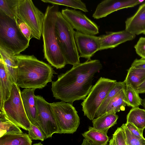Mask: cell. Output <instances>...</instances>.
<instances>
[{
	"mask_svg": "<svg viewBox=\"0 0 145 145\" xmlns=\"http://www.w3.org/2000/svg\"><path fill=\"white\" fill-rule=\"evenodd\" d=\"M59 11L56 24V30L59 44L66 64L73 66L79 64V54L74 37L75 31Z\"/></svg>",
	"mask_w": 145,
	"mask_h": 145,
	"instance_id": "5",
	"label": "cell"
},
{
	"mask_svg": "<svg viewBox=\"0 0 145 145\" xmlns=\"http://www.w3.org/2000/svg\"><path fill=\"white\" fill-rule=\"evenodd\" d=\"M125 30L136 35L145 34V2L140 5L135 14L125 21Z\"/></svg>",
	"mask_w": 145,
	"mask_h": 145,
	"instance_id": "15",
	"label": "cell"
},
{
	"mask_svg": "<svg viewBox=\"0 0 145 145\" xmlns=\"http://www.w3.org/2000/svg\"><path fill=\"white\" fill-rule=\"evenodd\" d=\"M20 92L19 87L13 83L10 96L4 102L0 113L19 127L28 131L31 123L26 114Z\"/></svg>",
	"mask_w": 145,
	"mask_h": 145,
	"instance_id": "6",
	"label": "cell"
},
{
	"mask_svg": "<svg viewBox=\"0 0 145 145\" xmlns=\"http://www.w3.org/2000/svg\"><path fill=\"white\" fill-rule=\"evenodd\" d=\"M0 109L3 108L4 102L9 97L13 83L10 78L4 63L0 57Z\"/></svg>",
	"mask_w": 145,
	"mask_h": 145,
	"instance_id": "17",
	"label": "cell"
},
{
	"mask_svg": "<svg viewBox=\"0 0 145 145\" xmlns=\"http://www.w3.org/2000/svg\"><path fill=\"white\" fill-rule=\"evenodd\" d=\"M61 13L65 20L76 31L92 35L99 33L98 26L81 12L65 9L62 10Z\"/></svg>",
	"mask_w": 145,
	"mask_h": 145,
	"instance_id": "11",
	"label": "cell"
},
{
	"mask_svg": "<svg viewBox=\"0 0 145 145\" xmlns=\"http://www.w3.org/2000/svg\"><path fill=\"white\" fill-rule=\"evenodd\" d=\"M116 82V80L104 77L99 78L81 103L84 116L90 120L95 118L98 109Z\"/></svg>",
	"mask_w": 145,
	"mask_h": 145,
	"instance_id": "7",
	"label": "cell"
},
{
	"mask_svg": "<svg viewBox=\"0 0 145 145\" xmlns=\"http://www.w3.org/2000/svg\"><path fill=\"white\" fill-rule=\"evenodd\" d=\"M35 99L37 109L35 126L42 132L45 139L51 138L54 133L59 134L51 103L41 96L35 95Z\"/></svg>",
	"mask_w": 145,
	"mask_h": 145,
	"instance_id": "10",
	"label": "cell"
},
{
	"mask_svg": "<svg viewBox=\"0 0 145 145\" xmlns=\"http://www.w3.org/2000/svg\"><path fill=\"white\" fill-rule=\"evenodd\" d=\"M20 127L10 121L0 113V137L10 133L22 132Z\"/></svg>",
	"mask_w": 145,
	"mask_h": 145,
	"instance_id": "27",
	"label": "cell"
},
{
	"mask_svg": "<svg viewBox=\"0 0 145 145\" xmlns=\"http://www.w3.org/2000/svg\"><path fill=\"white\" fill-rule=\"evenodd\" d=\"M124 93L125 101L127 106L134 108L142 105V100L140 97L139 93L131 86H126Z\"/></svg>",
	"mask_w": 145,
	"mask_h": 145,
	"instance_id": "26",
	"label": "cell"
},
{
	"mask_svg": "<svg viewBox=\"0 0 145 145\" xmlns=\"http://www.w3.org/2000/svg\"><path fill=\"white\" fill-rule=\"evenodd\" d=\"M106 34L100 36V50L114 48L120 44L134 39L136 35L125 30L117 32H106Z\"/></svg>",
	"mask_w": 145,
	"mask_h": 145,
	"instance_id": "14",
	"label": "cell"
},
{
	"mask_svg": "<svg viewBox=\"0 0 145 145\" xmlns=\"http://www.w3.org/2000/svg\"><path fill=\"white\" fill-rule=\"evenodd\" d=\"M142 105L143 106L144 109L145 110V98L142 100Z\"/></svg>",
	"mask_w": 145,
	"mask_h": 145,
	"instance_id": "40",
	"label": "cell"
},
{
	"mask_svg": "<svg viewBox=\"0 0 145 145\" xmlns=\"http://www.w3.org/2000/svg\"><path fill=\"white\" fill-rule=\"evenodd\" d=\"M36 89L25 88L21 91V95L24 108L31 123L35 126L37 109L35 95Z\"/></svg>",
	"mask_w": 145,
	"mask_h": 145,
	"instance_id": "16",
	"label": "cell"
},
{
	"mask_svg": "<svg viewBox=\"0 0 145 145\" xmlns=\"http://www.w3.org/2000/svg\"><path fill=\"white\" fill-rule=\"evenodd\" d=\"M17 22L19 27L24 36L29 41L33 38L31 31L28 26L21 20L17 19Z\"/></svg>",
	"mask_w": 145,
	"mask_h": 145,
	"instance_id": "34",
	"label": "cell"
},
{
	"mask_svg": "<svg viewBox=\"0 0 145 145\" xmlns=\"http://www.w3.org/2000/svg\"><path fill=\"white\" fill-rule=\"evenodd\" d=\"M59 134H73L80 123L78 112L72 104L61 101L51 103Z\"/></svg>",
	"mask_w": 145,
	"mask_h": 145,
	"instance_id": "9",
	"label": "cell"
},
{
	"mask_svg": "<svg viewBox=\"0 0 145 145\" xmlns=\"http://www.w3.org/2000/svg\"><path fill=\"white\" fill-rule=\"evenodd\" d=\"M44 3L54 5H63L80 9L84 12H88L85 4L80 0H41Z\"/></svg>",
	"mask_w": 145,
	"mask_h": 145,
	"instance_id": "28",
	"label": "cell"
},
{
	"mask_svg": "<svg viewBox=\"0 0 145 145\" xmlns=\"http://www.w3.org/2000/svg\"><path fill=\"white\" fill-rule=\"evenodd\" d=\"M32 140L23 132L7 134L0 137V145H31Z\"/></svg>",
	"mask_w": 145,
	"mask_h": 145,
	"instance_id": "19",
	"label": "cell"
},
{
	"mask_svg": "<svg viewBox=\"0 0 145 145\" xmlns=\"http://www.w3.org/2000/svg\"></svg>",
	"mask_w": 145,
	"mask_h": 145,
	"instance_id": "43",
	"label": "cell"
},
{
	"mask_svg": "<svg viewBox=\"0 0 145 145\" xmlns=\"http://www.w3.org/2000/svg\"><path fill=\"white\" fill-rule=\"evenodd\" d=\"M137 91L139 93H145V80L139 86Z\"/></svg>",
	"mask_w": 145,
	"mask_h": 145,
	"instance_id": "37",
	"label": "cell"
},
{
	"mask_svg": "<svg viewBox=\"0 0 145 145\" xmlns=\"http://www.w3.org/2000/svg\"><path fill=\"white\" fill-rule=\"evenodd\" d=\"M134 124L143 134L145 128V110L138 107L132 108L127 116V122Z\"/></svg>",
	"mask_w": 145,
	"mask_h": 145,
	"instance_id": "22",
	"label": "cell"
},
{
	"mask_svg": "<svg viewBox=\"0 0 145 145\" xmlns=\"http://www.w3.org/2000/svg\"><path fill=\"white\" fill-rule=\"evenodd\" d=\"M28 131L29 136L32 140H39L43 141L45 140L43 134L39 128L31 123V128Z\"/></svg>",
	"mask_w": 145,
	"mask_h": 145,
	"instance_id": "31",
	"label": "cell"
},
{
	"mask_svg": "<svg viewBox=\"0 0 145 145\" xmlns=\"http://www.w3.org/2000/svg\"><path fill=\"white\" fill-rule=\"evenodd\" d=\"M140 140L141 145H145V138L144 137Z\"/></svg>",
	"mask_w": 145,
	"mask_h": 145,
	"instance_id": "39",
	"label": "cell"
},
{
	"mask_svg": "<svg viewBox=\"0 0 145 145\" xmlns=\"http://www.w3.org/2000/svg\"><path fill=\"white\" fill-rule=\"evenodd\" d=\"M121 127L124 133L127 145H141L140 140L136 138L131 134L125 124H123Z\"/></svg>",
	"mask_w": 145,
	"mask_h": 145,
	"instance_id": "30",
	"label": "cell"
},
{
	"mask_svg": "<svg viewBox=\"0 0 145 145\" xmlns=\"http://www.w3.org/2000/svg\"><path fill=\"white\" fill-rule=\"evenodd\" d=\"M110 145V144H109L108 145Z\"/></svg>",
	"mask_w": 145,
	"mask_h": 145,
	"instance_id": "42",
	"label": "cell"
},
{
	"mask_svg": "<svg viewBox=\"0 0 145 145\" xmlns=\"http://www.w3.org/2000/svg\"><path fill=\"white\" fill-rule=\"evenodd\" d=\"M118 118V116L116 113H105L92 120L93 127L98 131L107 134L108 129L117 124Z\"/></svg>",
	"mask_w": 145,
	"mask_h": 145,
	"instance_id": "18",
	"label": "cell"
},
{
	"mask_svg": "<svg viewBox=\"0 0 145 145\" xmlns=\"http://www.w3.org/2000/svg\"><path fill=\"white\" fill-rule=\"evenodd\" d=\"M126 87L124 81L117 82L114 86L109 91L98 109L95 118L105 113L106 107L111 99L120 91L125 89Z\"/></svg>",
	"mask_w": 145,
	"mask_h": 145,
	"instance_id": "25",
	"label": "cell"
},
{
	"mask_svg": "<svg viewBox=\"0 0 145 145\" xmlns=\"http://www.w3.org/2000/svg\"><path fill=\"white\" fill-rule=\"evenodd\" d=\"M83 136L93 145H107L109 140L107 134L89 127L88 130L82 134Z\"/></svg>",
	"mask_w": 145,
	"mask_h": 145,
	"instance_id": "23",
	"label": "cell"
},
{
	"mask_svg": "<svg viewBox=\"0 0 145 145\" xmlns=\"http://www.w3.org/2000/svg\"><path fill=\"white\" fill-rule=\"evenodd\" d=\"M29 41L20 31L17 20L0 12V47L16 56L28 47Z\"/></svg>",
	"mask_w": 145,
	"mask_h": 145,
	"instance_id": "4",
	"label": "cell"
},
{
	"mask_svg": "<svg viewBox=\"0 0 145 145\" xmlns=\"http://www.w3.org/2000/svg\"><path fill=\"white\" fill-rule=\"evenodd\" d=\"M18 0H0V12L10 18L17 20L15 7Z\"/></svg>",
	"mask_w": 145,
	"mask_h": 145,
	"instance_id": "29",
	"label": "cell"
},
{
	"mask_svg": "<svg viewBox=\"0 0 145 145\" xmlns=\"http://www.w3.org/2000/svg\"><path fill=\"white\" fill-rule=\"evenodd\" d=\"M109 144L110 145H116L114 139L112 138L109 140Z\"/></svg>",
	"mask_w": 145,
	"mask_h": 145,
	"instance_id": "38",
	"label": "cell"
},
{
	"mask_svg": "<svg viewBox=\"0 0 145 145\" xmlns=\"http://www.w3.org/2000/svg\"><path fill=\"white\" fill-rule=\"evenodd\" d=\"M31 145H43L42 143H41L40 142H39V143H35L33 144H32Z\"/></svg>",
	"mask_w": 145,
	"mask_h": 145,
	"instance_id": "41",
	"label": "cell"
},
{
	"mask_svg": "<svg viewBox=\"0 0 145 145\" xmlns=\"http://www.w3.org/2000/svg\"><path fill=\"white\" fill-rule=\"evenodd\" d=\"M76 44L80 57L87 60L100 50L101 42L99 36L86 34L75 31Z\"/></svg>",
	"mask_w": 145,
	"mask_h": 145,
	"instance_id": "12",
	"label": "cell"
},
{
	"mask_svg": "<svg viewBox=\"0 0 145 145\" xmlns=\"http://www.w3.org/2000/svg\"><path fill=\"white\" fill-rule=\"evenodd\" d=\"M102 68L99 60H90L73 66L69 70L58 76L52 82V90L56 99L72 104L84 100L92 87L95 74Z\"/></svg>",
	"mask_w": 145,
	"mask_h": 145,
	"instance_id": "1",
	"label": "cell"
},
{
	"mask_svg": "<svg viewBox=\"0 0 145 145\" xmlns=\"http://www.w3.org/2000/svg\"><path fill=\"white\" fill-rule=\"evenodd\" d=\"M112 138L116 145H127L124 133L121 127L117 128L113 134Z\"/></svg>",
	"mask_w": 145,
	"mask_h": 145,
	"instance_id": "32",
	"label": "cell"
},
{
	"mask_svg": "<svg viewBox=\"0 0 145 145\" xmlns=\"http://www.w3.org/2000/svg\"><path fill=\"white\" fill-rule=\"evenodd\" d=\"M0 57L4 62L10 78L13 83H15L18 62L15 56L10 54L1 47H0Z\"/></svg>",
	"mask_w": 145,
	"mask_h": 145,
	"instance_id": "20",
	"label": "cell"
},
{
	"mask_svg": "<svg viewBox=\"0 0 145 145\" xmlns=\"http://www.w3.org/2000/svg\"><path fill=\"white\" fill-rule=\"evenodd\" d=\"M144 0H104L97 5L92 17L98 19L105 17L118 10L134 7Z\"/></svg>",
	"mask_w": 145,
	"mask_h": 145,
	"instance_id": "13",
	"label": "cell"
},
{
	"mask_svg": "<svg viewBox=\"0 0 145 145\" xmlns=\"http://www.w3.org/2000/svg\"><path fill=\"white\" fill-rule=\"evenodd\" d=\"M131 66L145 70V59H136L132 64Z\"/></svg>",
	"mask_w": 145,
	"mask_h": 145,
	"instance_id": "36",
	"label": "cell"
},
{
	"mask_svg": "<svg viewBox=\"0 0 145 145\" xmlns=\"http://www.w3.org/2000/svg\"><path fill=\"white\" fill-rule=\"evenodd\" d=\"M15 15L30 29L33 38L40 40L44 14L40 10L31 0H18L15 7Z\"/></svg>",
	"mask_w": 145,
	"mask_h": 145,
	"instance_id": "8",
	"label": "cell"
},
{
	"mask_svg": "<svg viewBox=\"0 0 145 145\" xmlns=\"http://www.w3.org/2000/svg\"><path fill=\"white\" fill-rule=\"evenodd\" d=\"M145 80V70L131 66L124 81L126 86L130 85L137 91L140 86Z\"/></svg>",
	"mask_w": 145,
	"mask_h": 145,
	"instance_id": "21",
	"label": "cell"
},
{
	"mask_svg": "<svg viewBox=\"0 0 145 145\" xmlns=\"http://www.w3.org/2000/svg\"><path fill=\"white\" fill-rule=\"evenodd\" d=\"M18 67L15 83L21 88L41 89L51 82L54 72L51 66L33 55L15 56Z\"/></svg>",
	"mask_w": 145,
	"mask_h": 145,
	"instance_id": "2",
	"label": "cell"
},
{
	"mask_svg": "<svg viewBox=\"0 0 145 145\" xmlns=\"http://www.w3.org/2000/svg\"><path fill=\"white\" fill-rule=\"evenodd\" d=\"M125 124L131 134L136 138L140 140L143 137V134L134 124L129 122Z\"/></svg>",
	"mask_w": 145,
	"mask_h": 145,
	"instance_id": "35",
	"label": "cell"
},
{
	"mask_svg": "<svg viewBox=\"0 0 145 145\" xmlns=\"http://www.w3.org/2000/svg\"><path fill=\"white\" fill-rule=\"evenodd\" d=\"M134 47L137 54L141 58L145 59V37H140Z\"/></svg>",
	"mask_w": 145,
	"mask_h": 145,
	"instance_id": "33",
	"label": "cell"
},
{
	"mask_svg": "<svg viewBox=\"0 0 145 145\" xmlns=\"http://www.w3.org/2000/svg\"><path fill=\"white\" fill-rule=\"evenodd\" d=\"M58 5L48 6L44 14L42 36L44 58L57 69L64 68L66 61L58 42L56 24L59 11Z\"/></svg>",
	"mask_w": 145,
	"mask_h": 145,
	"instance_id": "3",
	"label": "cell"
},
{
	"mask_svg": "<svg viewBox=\"0 0 145 145\" xmlns=\"http://www.w3.org/2000/svg\"><path fill=\"white\" fill-rule=\"evenodd\" d=\"M124 89L120 91L109 103L106 107L105 113H116L120 111L125 110L126 104L125 101Z\"/></svg>",
	"mask_w": 145,
	"mask_h": 145,
	"instance_id": "24",
	"label": "cell"
}]
</instances>
